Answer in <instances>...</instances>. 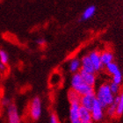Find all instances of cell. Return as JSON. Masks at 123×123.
Listing matches in <instances>:
<instances>
[{
	"instance_id": "cell-19",
	"label": "cell",
	"mask_w": 123,
	"mask_h": 123,
	"mask_svg": "<svg viewBox=\"0 0 123 123\" xmlns=\"http://www.w3.org/2000/svg\"><path fill=\"white\" fill-rule=\"evenodd\" d=\"M116 111H117V105L115 103L112 104L111 105H109L107 107V113L109 116H114L116 115Z\"/></svg>"
},
{
	"instance_id": "cell-13",
	"label": "cell",
	"mask_w": 123,
	"mask_h": 123,
	"mask_svg": "<svg viewBox=\"0 0 123 123\" xmlns=\"http://www.w3.org/2000/svg\"><path fill=\"white\" fill-rule=\"evenodd\" d=\"M69 71L72 73H79V71L81 70V61L77 58H74L71 61L69 62Z\"/></svg>"
},
{
	"instance_id": "cell-8",
	"label": "cell",
	"mask_w": 123,
	"mask_h": 123,
	"mask_svg": "<svg viewBox=\"0 0 123 123\" xmlns=\"http://www.w3.org/2000/svg\"><path fill=\"white\" fill-rule=\"evenodd\" d=\"M80 104H70L69 108V120L71 123H82L79 120Z\"/></svg>"
},
{
	"instance_id": "cell-11",
	"label": "cell",
	"mask_w": 123,
	"mask_h": 123,
	"mask_svg": "<svg viewBox=\"0 0 123 123\" xmlns=\"http://www.w3.org/2000/svg\"><path fill=\"white\" fill-rule=\"evenodd\" d=\"M81 77H82L84 82L86 84V85H90V86H94L95 83H96V76L95 74H92V73H87V72H85L83 70H80L79 71Z\"/></svg>"
},
{
	"instance_id": "cell-10",
	"label": "cell",
	"mask_w": 123,
	"mask_h": 123,
	"mask_svg": "<svg viewBox=\"0 0 123 123\" xmlns=\"http://www.w3.org/2000/svg\"><path fill=\"white\" fill-rule=\"evenodd\" d=\"M79 120L82 123H92V117L91 111L80 106L79 109Z\"/></svg>"
},
{
	"instance_id": "cell-1",
	"label": "cell",
	"mask_w": 123,
	"mask_h": 123,
	"mask_svg": "<svg viewBox=\"0 0 123 123\" xmlns=\"http://www.w3.org/2000/svg\"><path fill=\"white\" fill-rule=\"evenodd\" d=\"M96 94L97 100L99 102V104L103 106V108H107L109 105L113 104L114 101V95L111 92L109 84L105 83L100 85L98 89Z\"/></svg>"
},
{
	"instance_id": "cell-22",
	"label": "cell",
	"mask_w": 123,
	"mask_h": 123,
	"mask_svg": "<svg viewBox=\"0 0 123 123\" xmlns=\"http://www.w3.org/2000/svg\"><path fill=\"white\" fill-rule=\"evenodd\" d=\"M49 123H59L58 121V118L55 113H52L50 115V118H49Z\"/></svg>"
},
{
	"instance_id": "cell-20",
	"label": "cell",
	"mask_w": 123,
	"mask_h": 123,
	"mask_svg": "<svg viewBox=\"0 0 123 123\" xmlns=\"http://www.w3.org/2000/svg\"><path fill=\"white\" fill-rule=\"evenodd\" d=\"M109 86H110V90H111V92H113V95L118 94L119 92H120V89H121V87H120V85H117V84H115V83L111 82L110 84H109Z\"/></svg>"
},
{
	"instance_id": "cell-15",
	"label": "cell",
	"mask_w": 123,
	"mask_h": 123,
	"mask_svg": "<svg viewBox=\"0 0 123 123\" xmlns=\"http://www.w3.org/2000/svg\"><path fill=\"white\" fill-rule=\"evenodd\" d=\"M68 98H69L70 104H76V103H80L81 96L77 92H76L74 90H69L68 92Z\"/></svg>"
},
{
	"instance_id": "cell-12",
	"label": "cell",
	"mask_w": 123,
	"mask_h": 123,
	"mask_svg": "<svg viewBox=\"0 0 123 123\" xmlns=\"http://www.w3.org/2000/svg\"><path fill=\"white\" fill-rule=\"evenodd\" d=\"M100 57H101V62L104 66H106L108 64L113 62V55L111 51L105 50L100 53Z\"/></svg>"
},
{
	"instance_id": "cell-6",
	"label": "cell",
	"mask_w": 123,
	"mask_h": 123,
	"mask_svg": "<svg viewBox=\"0 0 123 123\" xmlns=\"http://www.w3.org/2000/svg\"><path fill=\"white\" fill-rule=\"evenodd\" d=\"M91 113H92V121H98L103 118V116H104V108H103V106L100 105L98 100H96L93 107L91 110Z\"/></svg>"
},
{
	"instance_id": "cell-5",
	"label": "cell",
	"mask_w": 123,
	"mask_h": 123,
	"mask_svg": "<svg viewBox=\"0 0 123 123\" xmlns=\"http://www.w3.org/2000/svg\"><path fill=\"white\" fill-rule=\"evenodd\" d=\"M88 55L90 57L91 62H92V65L94 67L95 71H99L100 69L104 67V65L102 64V62H101L100 53L98 51H92Z\"/></svg>"
},
{
	"instance_id": "cell-9",
	"label": "cell",
	"mask_w": 123,
	"mask_h": 123,
	"mask_svg": "<svg viewBox=\"0 0 123 123\" xmlns=\"http://www.w3.org/2000/svg\"><path fill=\"white\" fill-rule=\"evenodd\" d=\"M81 70L87 73H92V74H95V69L94 67L92 65V62L89 55H85L82 58L81 60Z\"/></svg>"
},
{
	"instance_id": "cell-2",
	"label": "cell",
	"mask_w": 123,
	"mask_h": 123,
	"mask_svg": "<svg viewBox=\"0 0 123 123\" xmlns=\"http://www.w3.org/2000/svg\"><path fill=\"white\" fill-rule=\"evenodd\" d=\"M71 89L74 90L76 92H77L81 97L82 96H85V95L95 93L94 88L92 87V86L86 85L84 82V80H83L80 73H76V74H73V76H72Z\"/></svg>"
},
{
	"instance_id": "cell-21",
	"label": "cell",
	"mask_w": 123,
	"mask_h": 123,
	"mask_svg": "<svg viewBox=\"0 0 123 123\" xmlns=\"http://www.w3.org/2000/svg\"><path fill=\"white\" fill-rule=\"evenodd\" d=\"M9 61V56H8V54L5 50H0V62H3L4 64H6Z\"/></svg>"
},
{
	"instance_id": "cell-23",
	"label": "cell",
	"mask_w": 123,
	"mask_h": 123,
	"mask_svg": "<svg viewBox=\"0 0 123 123\" xmlns=\"http://www.w3.org/2000/svg\"><path fill=\"white\" fill-rule=\"evenodd\" d=\"M2 105H5V106H6V105H10V100H9V98H4L2 99Z\"/></svg>"
},
{
	"instance_id": "cell-14",
	"label": "cell",
	"mask_w": 123,
	"mask_h": 123,
	"mask_svg": "<svg viewBox=\"0 0 123 123\" xmlns=\"http://www.w3.org/2000/svg\"><path fill=\"white\" fill-rule=\"evenodd\" d=\"M95 12H96V7H95L94 5H90V6H88V7L84 11V12H83L82 17H81V19H80V20L81 21L87 20V19L91 18L92 16L95 14Z\"/></svg>"
},
{
	"instance_id": "cell-4",
	"label": "cell",
	"mask_w": 123,
	"mask_h": 123,
	"mask_svg": "<svg viewBox=\"0 0 123 123\" xmlns=\"http://www.w3.org/2000/svg\"><path fill=\"white\" fill-rule=\"evenodd\" d=\"M97 100V98H96V94L93 93V94H89V95H85V96H82L81 97V99H80V106L87 109V110L91 111L94 105L95 102Z\"/></svg>"
},
{
	"instance_id": "cell-16",
	"label": "cell",
	"mask_w": 123,
	"mask_h": 123,
	"mask_svg": "<svg viewBox=\"0 0 123 123\" xmlns=\"http://www.w3.org/2000/svg\"><path fill=\"white\" fill-rule=\"evenodd\" d=\"M105 69L107 70V72L109 73L110 75H112V77H113V75H115L116 73H118L120 71V69H119L118 65L115 63V62H112V63L108 64L105 66Z\"/></svg>"
},
{
	"instance_id": "cell-18",
	"label": "cell",
	"mask_w": 123,
	"mask_h": 123,
	"mask_svg": "<svg viewBox=\"0 0 123 123\" xmlns=\"http://www.w3.org/2000/svg\"><path fill=\"white\" fill-rule=\"evenodd\" d=\"M112 82L115 83V84H117V85H119L122 83V73L121 72V70H120L118 73H116L115 75H113Z\"/></svg>"
},
{
	"instance_id": "cell-25",
	"label": "cell",
	"mask_w": 123,
	"mask_h": 123,
	"mask_svg": "<svg viewBox=\"0 0 123 123\" xmlns=\"http://www.w3.org/2000/svg\"><path fill=\"white\" fill-rule=\"evenodd\" d=\"M5 64L0 62V70H5Z\"/></svg>"
},
{
	"instance_id": "cell-3",
	"label": "cell",
	"mask_w": 123,
	"mask_h": 123,
	"mask_svg": "<svg viewBox=\"0 0 123 123\" xmlns=\"http://www.w3.org/2000/svg\"><path fill=\"white\" fill-rule=\"evenodd\" d=\"M30 116L33 120H38L41 115V100L39 97H35L30 104Z\"/></svg>"
},
{
	"instance_id": "cell-24",
	"label": "cell",
	"mask_w": 123,
	"mask_h": 123,
	"mask_svg": "<svg viewBox=\"0 0 123 123\" xmlns=\"http://www.w3.org/2000/svg\"><path fill=\"white\" fill-rule=\"evenodd\" d=\"M45 40H44L43 38H39L36 40V43L38 44V45H40V46H42V45H44L45 44Z\"/></svg>"
},
{
	"instance_id": "cell-17",
	"label": "cell",
	"mask_w": 123,
	"mask_h": 123,
	"mask_svg": "<svg viewBox=\"0 0 123 123\" xmlns=\"http://www.w3.org/2000/svg\"><path fill=\"white\" fill-rule=\"evenodd\" d=\"M123 113V92L120 95V101L117 105V111H116V115L121 116Z\"/></svg>"
},
{
	"instance_id": "cell-7",
	"label": "cell",
	"mask_w": 123,
	"mask_h": 123,
	"mask_svg": "<svg viewBox=\"0 0 123 123\" xmlns=\"http://www.w3.org/2000/svg\"><path fill=\"white\" fill-rule=\"evenodd\" d=\"M8 120L9 123H21L20 117L18 114V109L15 105H10L8 106Z\"/></svg>"
}]
</instances>
